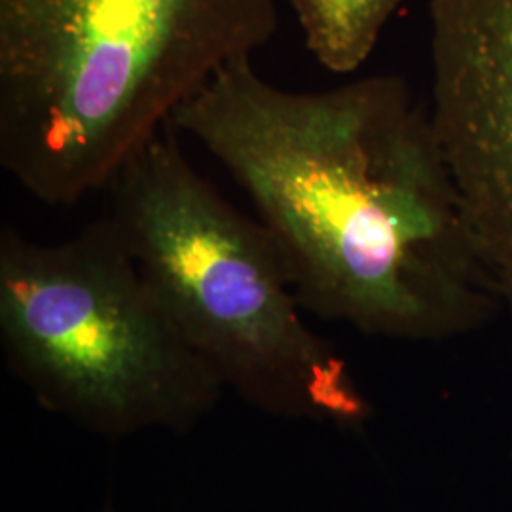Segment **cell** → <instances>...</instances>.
<instances>
[{
    "label": "cell",
    "instance_id": "obj_5",
    "mask_svg": "<svg viewBox=\"0 0 512 512\" xmlns=\"http://www.w3.org/2000/svg\"><path fill=\"white\" fill-rule=\"evenodd\" d=\"M429 21L431 120L512 323V0H431Z\"/></svg>",
    "mask_w": 512,
    "mask_h": 512
},
{
    "label": "cell",
    "instance_id": "obj_3",
    "mask_svg": "<svg viewBox=\"0 0 512 512\" xmlns=\"http://www.w3.org/2000/svg\"><path fill=\"white\" fill-rule=\"evenodd\" d=\"M167 129L107 186L110 220L148 285L226 391L275 418L363 425L372 408L346 359L306 323L274 239Z\"/></svg>",
    "mask_w": 512,
    "mask_h": 512
},
{
    "label": "cell",
    "instance_id": "obj_4",
    "mask_svg": "<svg viewBox=\"0 0 512 512\" xmlns=\"http://www.w3.org/2000/svg\"><path fill=\"white\" fill-rule=\"evenodd\" d=\"M0 344L37 403L103 439L188 433L226 393L110 217L59 243L2 226Z\"/></svg>",
    "mask_w": 512,
    "mask_h": 512
},
{
    "label": "cell",
    "instance_id": "obj_1",
    "mask_svg": "<svg viewBox=\"0 0 512 512\" xmlns=\"http://www.w3.org/2000/svg\"><path fill=\"white\" fill-rule=\"evenodd\" d=\"M169 128L245 192L313 315L366 336L444 342L501 311L429 103L403 76L291 92L241 59Z\"/></svg>",
    "mask_w": 512,
    "mask_h": 512
},
{
    "label": "cell",
    "instance_id": "obj_2",
    "mask_svg": "<svg viewBox=\"0 0 512 512\" xmlns=\"http://www.w3.org/2000/svg\"><path fill=\"white\" fill-rule=\"evenodd\" d=\"M275 31V0H0V165L73 207Z\"/></svg>",
    "mask_w": 512,
    "mask_h": 512
},
{
    "label": "cell",
    "instance_id": "obj_6",
    "mask_svg": "<svg viewBox=\"0 0 512 512\" xmlns=\"http://www.w3.org/2000/svg\"><path fill=\"white\" fill-rule=\"evenodd\" d=\"M317 63L334 74L363 67L406 0H289Z\"/></svg>",
    "mask_w": 512,
    "mask_h": 512
}]
</instances>
